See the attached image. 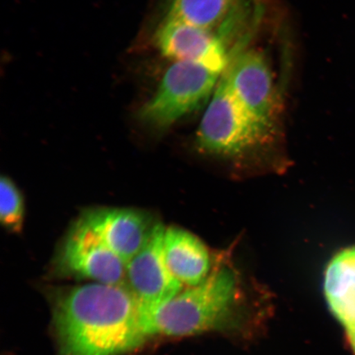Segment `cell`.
<instances>
[{
  "label": "cell",
  "instance_id": "cell-8",
  "mask_svg": "<svg viewBox=\"0 0 355 355\" xmlns=\"http://www.w3.org/2000/svg\"><path fill=\"white\" fill-rule=\"evenodd\" d=\"M165 232L164 225L158 223L148 243L126 265V286L145 307L165 303L183 288L166 264Z\"/></svg>",
  "mask_w": 355,
  "mask_h": 355
},
{
  "label": "cell",
  "instance_id": "cell-12",
  "mask_svg": "<svg viewBox=\"0 0 355 355\" xmlns=\"http://www.w3.org/2000/svg\"><path fill=\"white\" fill-rule=\"evenodd\" d=\"M250 0H171L168 17L199 28L218 30Z\"/></svg>",
  "mask_w": 355,
  "mask_h": 355
},
{
  "label": "cell",
  "instance_id": "cell-13",
  "mask_svg": "<svg viewBox=\"0 0 355 355\" xmlns=\"http://www.w3.org/2000/svg\"><path fill=\"white\" fill-rule=\"evenodd\" d=\"M25 219V202L22 193L10 177L0 180V220L4 228L19 233Z\"/></svg>",
  "mask_w": 355,
  "mask_h": 355
},
{
  "label": "cell",
  "instance_id": "cell-3",
  "mask_svg": "<svg viewBox=\"0 0 355 355\" xmlns=\"http://www.w3.org/2000/svg\"><path fill=\"white\" fill-rule=\"evenodd\" d=\"M225 72L198 62L175 61L140 109V121L157 130L172 126L207 105Z\"/></svg>",
  "mask_w": 355,
  "mask_h": 355
},
{
  "label": "cell",
  "instance_id": "cell-4",
  "mask_svg": "<svg viewBox=\"0 0 355 355\" xmlns=\"http://www.w3.org/2000/svg\"><path fill=\"white\" fill-rule=\"evenodd\" d=\"M270 131V128L257 122L239 104L223 74L207 104L197 141L204 152L232 157L261 143Z\"/></svg>",
  "mask_w": 355,
  "mask_h": 355
},
{
  "label": "cell",
  "instance_id": "cell-2",
  "mask_svg": "<svg viewBox=\"0 0 355 355\" xmlns=\"http://www.w3.org/2000/svg\"><path fill=\"white\" fill-rule=\"evenodd\" d=\"M236 294V279L232 270H217L165 303L155 307L143 305L146 331L150 338H178L220 329L228 320Z\"/></svg>",
  "mask_w": 355,
  "mask_h": 355
},
{
  "label": "cell",
  "instance_id": "cell-6",
  "mask_svg": "<svg viewBox=\"0 0 355 355\" xmlns=\"http://www.w3.org/2000/svg\"><path fill=\"white\" fill-rule=\"evenodd\" d=\"M155 43L162 54L174 62H198L223 72L243 50L230 46L218 31L168 17L155 33Z\"/></svg>",
  "mask_w": 355,
  "mask_h": 355
},
{
  "label": "cell",
  "instance_id": "cell-1",
  "mask_svg": "<svg viewBox=\"0 0 355 355\" xmlns=\"http://www.w3.org/2000/svg\"><path fill=\"white\" fill-rule=\"evenodd\" d=\"M59 355H123L150 339L143 304L126 286L90 283L53 297Z\"/></svg>",
  "mask_w": 355,
  "mask_h": 355
},
{
  "label": "cell",
  "instance_id": "cell-9",
  "mask_svg": "<svg viewBox=\"0 0 355 355\" xmlns=\"http://www.w3.org/2000/svg\"><path fill=\"white\" fill-rule=\"evenodd\" d=\"M82 216L126 265L148 243L158 224L149 212L133 208H97Z\"/></svg>",
  "mask_w": 355,
  "mask_h": 355
},
{
  "label": "cell",
  "instance_id": "cell-5",
  "mask_svg": "<svg viewBox=\"0 0 355 355\" xmlns=\"http://www.w3.org/2000/svg\"><path fill=\"white\" fill-rule=\"evenodd\" d=\"M58 276L126 286V264L81 216L62 242L54 261Z\"/></svg>",
  "mask_w": 355,
  "mask_h": 355
},
{
  "label": "cell",
  "instance_id": "cell-14",
  "mask_svg": "<svg viewBox=\"0 0 355 355\" xmlns=\"http://www.w3.org/2000/svg\"><path fill=\"white\" fill-rule=\"evenodd\" d=\"M347 332L350 345H352V347L355 353V330Z\"/></svg>",
  "mask_w": 355,
  "mask_h": 355
},
{
  "label": "cell",
  "instance_id": "cell-11",
  "mask_svg": "<svg viewBox=\"0 0 355 355\" xmlns=\"http://www.w3.org/2000/svg\"><path fill=\"white\" fill-rule=\"evenodd\" d=\"M324 293L333 314L347 331L355 330V248L339 252L328 265Z\"/></svg>",
  "mask_w": 355,
  "mask_h": 355
},
{
  "label": "cell",
  "instance_id": "cell-7",
  "mask_svg": "<svg viewBox=\"0 0 355 355\" xmlns=\"http://www.w3.org/2000/svg\"><path fill=\"white\" fill-rule=\"evenodd\" d=\"M224 77L244 110L266 128H272L275 91L272 72L263 53L244 49L235 55Z\"/></svg>",
  "mask_w": 355,
  "mask_h": 355
},
{
  "label": "cell",
  "instance_id": "cell-10",
  "mask_svg": "<svg viewBox=\"0 0 355 355\" xmlns=\"http://www.w3.org/2000/svg\"><path fill=\"white\" fill-rule=\"evenodd\" d=\"M164 255L173 276L182 285L196 286L209 277L210 257L207 248L187 230L166 229Z\"/></svg>",
  "mask_w": 355,
  "mask_h": 355
}]
</instances>
